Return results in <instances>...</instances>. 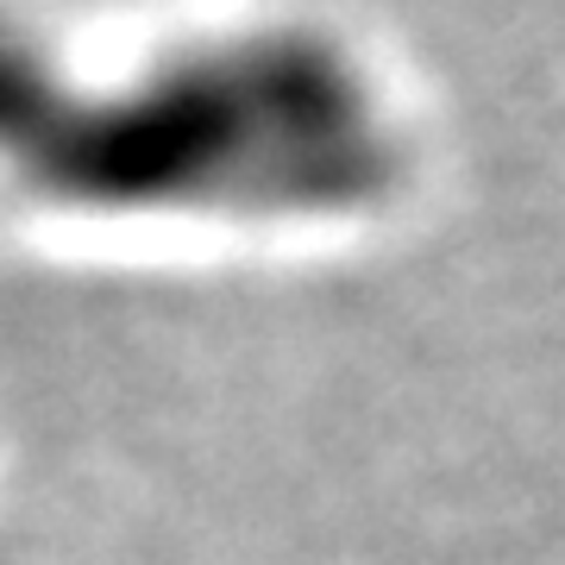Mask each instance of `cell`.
<instances>
[{"mask_svg":"<svg viewBox=\"0 0 565 565\" xmlns=\"http://www.w3.org/2000/svg\"><path fill=\"white\" fill-rule=\"evenodd\" d=\"M13 151L70 195L264 207L364 202L396 163L364 70L315 32L195 44L120 95H76L57 70Z\"/></svg>","mask_w":565,"mask_h":565,"instance_id":"cell-1","label":"cell"}]
</instances>
